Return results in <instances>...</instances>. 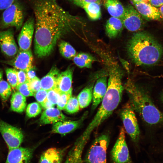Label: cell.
Listing matches in <instances>:
<instances>
[{"mask_svg": "<svg viewBox=\"0 0 163 163\" xmlns=\"http://www.w3.org/2000/svg\"><path fill=\"white\" fill-rule=\"evenodd\" d=\"M124 27L121 19L112 17L106 22L105 26L106 34L110 38H115L120 34Z\"/></svg>", "mask_w": 163, "mask_h": 163, "instance_id": "19", "label": "cell"}, {"mask_svg": "<svg viewBox=\"0 0 163 163\" xmlns=\"http://www.w3.org/2000/svg\"><path fill=\"white\" fill-rule=\"evenodd\" d=\"M109 78L105 94L94 118L84 133L90 136L92 132L108 118L120 102L124 88L122 82V74L116 65L110 66Z\"/></svg>", "mask_w": 163, "mask_h": 163, "instance_id": "3", "label": "cell"}, {"mask_svg": "<svg viewBox=\"0 0 163 163\" xmlns=\"http://www.w3.org/2000/svg\"><path fill=\"white\" fill-rule=\"evenodd\" d=\"M47 91L41 89L35 92L34 96L37 101L43 107L46 101L47 100Z\"/></svg>", "mask_w": 163, "mask_h": 163, "instance_id": "35", "label": "cell"}, {"mask_svg": "<svg viewBox=\"0 0 163 163\" xmlns=\"http://www.w3.org/2000/svg\"><path fill=\"white\" fill-rule=\"evenodd\" d=\"M17 75L18 80V85L23 83L27 81L26 72L25 71L22 70H17Z\"/></svg>", "mask_w": 163, "mask_h": 163, "instance_id": "39", "label": "cell"}, {"mask_svg": "<svg viewBox=\"0 0 163 163\" xmlns=\"http://www.w3.org/2000/svg\"><path fill=\"white\" fill-rule=\"evenodd\" d=\"M33 150L19 147L9 149L5 163H29L32 157Z\"/></svg>", "mask_w": 163, "mask_h": 163, "instance_id": "13", "label": "cell"}, {"mask_svg": "<svg viewBox=\"0 0 163 163\" xmlns=\"http://www.w3.org/2000/svg\"><path fill=\"white\" fill-rule=\"evenodd\" d=\"M95 58L91 54L81 53L76 55L73 58L74 63L80 68H91Z\"/></svg>", "mask_w": 163, "mask_h": 163, "instance_id": "25", "label": "cell"}, {"mask_svg": "<svg viewBox=\"0 0 163 163\" xmlns=\"http://www.w3.org/2000/svg\"><path fill=\"white\" fill-rule=\"evenodd\" d=\"M35 26L34 18H30L23 24L18 37L19 50L30 49Z\"/></svg>", "mask_w": 163, "mask_h": 163, "instance_id": "12", "label": "cell"}, {"mask_svg": "<svg viewBox=\"0 0 163 163\" xmlns=\"http://www.w3.org/2000/svg\"><path fill=\"white\" fill-rule=\"evenodd\" d=\"M35 32L34 52L39 58L49 56L58 39L76 25V16L61 7L55 0H40L34 6Z\"/></svg>", "mask_w": 163, "mask_h": 163, "instance_id": "1", "label": "cell"}, {"mask_svg": "<svg viewBox=\"0 0 163 163\" xmlns=\"http://www.w3.org/2000/svg\"><path fill=\"white\" fill-rule=\"evenodd\" d=\"M27 81L30 80L37 77L35 72L33 69L26 72Z\"/></svg>", "mask_w": 163, "mask_h": 163, "instance_id": "43", "label": "cell"}, {"mask_svg": "<svg viewBox=\"0 0 163 163\" xmlns=\"http://www.w3.org/2000/svg\"><path fill=\"white\" fill-rule=\"evenodd\" d=\"M125 12L121 19L124 27L128 30L139 31L143 27L144 22L142 17L131 5L125 8Z\"/></svg>", "mask_w": 163, "mask_h": 163, "instance_id": "9", "label": "cell"}, {"mask_svg": "<svg viewBox=\"0 0 163 163\" xmlns=\"http://www.w3.org/2000/svg\"><path fill=\"white\" fill-rule=\"evenodd\" d=\"M0 132L9 149L20 146L24 136L18 128L0 120Z\"/></svg>", "mask_w": 163, "mask_h": 163, "instance_id": "8", "label": "cell"}, {"mask_svg": "<svg viewBox=\"0 0 163 163\" xmlns=\"http://www.w3.org/2000/svg\"><path fill=\"white\" fill-rule=\"evenodd\" d=\"M94 82L85 87L78 94L77 99L80 108L88 107L93 99V91Z\"/></svg>", "mask_w": 163, "mask_h": 163, "instance_id": "23", "label": "cell"}, {"mask_svg": "<svg viewBox=\"0 0 163 163\" xmlns=\"http://www.w3.org/2000/svg\"><path fill=\"white\" fill-rule=\"evenodd\" d=\"M56 149L51 148L44 152L40 156L39 163H49Z\"/></svg>", "mask_w": 163, "mask_h": 163, "instance_id": "33", "label": "cell"}, {"mask_svg": "<svg viewBox=\"0 0 163 163\" xmlns=\"http://www.w3.org/2000/svg\"><path fill=\"white\" fill-rule=\"evenodd\" d=\"M72 74L73 70L70 68L60 73L55 88L60 94L72 92Z\"/></svg>", "mask_w": 163, "mask_h": 163, "instance_id": "17", "label": "cell"}, {"mask_svg": "<svg viewBox=\"0 0 163 163\" xmlns=\"http://www.w3.org/2000/svg\"><path fill=\"white\" fill-rule=\"evenodd\" d=\"M149 3L156 7H160L163 5V0H148Z\"/></svg>", "mask_w": 163, "mask_h": 163, "instance_id": "42", "label": "cell"}, {"mask_svg": "<svg viewBox=\"0 0 163 163\" xmlns=\"http://www.w3.org/2000/svg\"><path fill=\"white\" fill-rule=\"evenodd\" d=\"M88 139L82 136L69 152L64 163H83L82 154Z\"/></svg>", "mask_w": 163, "mask_h": 163, "instance_id": "16", "label": "cell"}, {"mask_svg": "<svg viewBox=\"0 0 163 163\" xmlns=\"http://www.w3.org/2000/svg\"><path fill=\"white\" fill-rule=\"evenodd\" d=\"M132 2L149 3L148 0H132Z\"/></svg>", "mask_w": 163, "mask_h": 163, "instance_id": "45", "label": "cell"}, {"mask_svg": "<svg viewBox=\"0 0 163 163\" xmlns=\"http://www.w3.org/2000/svg\"><path fill=\"white\" fill-rule=\"evenodd\" d=\"M158 9L161 14L163 18V5L160 7Z\"/></svg>", "mask_w": 163, "mask_h": 163, "instance_id": "46", "label": "cell"}, {"mask_svg": "<svg viewBox=\"0 0 163 163\" xmlns=\"http://www.w3.org/2000/svg\"><path fill=\"white\" fill-rule=\"evenodd\" d=\"M110 137L107 134H101L94 140L83 163H107V150Z\"/></svg>", "mask_w": 163, "mask_h": 163, "instance_id": "4", "label": "cell"}, {"mask_svg": "<svg viewBox=\"0 0 163 163\" xmlns=\"http://www.w3.org/2000/svg\"><path fill=\"white\" fill-rule=\"evenodd\" d=\"M0 48L2 53L9 57H14L19 50L14 37L13 30H0Z\"/></svg>", "mask_w": 163, "mask_h": 163, "instance_id": "11", "label": "cell"}, {"mask_svg": "<svg viewBox=\"0 0 163 163\" xmlns=\"http://www.w3.org/2000/svg\"><path fill=\"white\" fill-rule=\"evenodd\" d=\"M104 5L112 17L122 18L125 12V8L119 0H104Z\"/></svg>", "mask_w": 163, "mask_h": 163, "instance_id": "22", "label": "cell"}, {"mask_svg": "<svg viewBox=\"0 0 163 163\" xmlns=\"http://www.w3.org/2000/svg\"><path fill=\"white\" fill-rule=\"evenodd\" d=\"M136 9L141 16L148 20L160 21L163 19L159 9L149 3L133 2Z\"/></svg>", "mask_w": 163, "mask_h": 163, "instance_id": "15", "label": "cell"}, {"mask_svg": "<svg viewBox=\"0 0 163 163\" xmlns=\"http://www.w3.org/2000/svg\"><path fill=\"white\" fill-rule=\"evenodd\" d=\"M24 13L21 5L17 0L4 10L1 23L2 27H14L19 30L23 25Z\"/></svg>", "mask_w": 163, "mask_h": 163, "instance_id": "5", "label": "cell"}, {"mask_svg": "<svg viewBox=\"0 0 163 163\" xmlns=\"http://www.w3.org/2000/svg\"><path fill=\"white\" fill-rule=\"evenodd\" d=\"M14 0H0V10H4L14 2Z\"/></svg>", "mask_w": 163, "mask_h": 163, "instance_id": "41", "label": "cell"}, {"mask_svg": "<svg viewBox=\"0 0 163 163\" xmlns=\"http://www.w3.org/2000/svg\"><path fill=\"white\" fill-rule=\"evenodd\" d=\"M26 97L18 91L14 92L11 99V109L13 111L22 113L26 106Z\"/></svg>", "mask_w": 163, "mask_h": 163, "instance_id": "24", "label": "cell"}, {"mask_svg": "<svg viewBox=\"0 0 163 163\" xmlns=\"http://www.w3.org/2000/svg\"><path fill=\"white\" fill-rule=\"evenodd\" d=\"M5 73L8 82L13 89L15 88L18 84L17 70L14 68H7Z\"/></svg>", "mask_w": 163, "mask_h": 163, "instance_id": "29", "label": "cell"}, {"mask_svg": "<svg viewBox=\"0 0 163 163\" xmlns=\"http://www.w3.org/2000/svg\"><path fill=\"white\" fill-rule=\"evenodd\" d=\"M107 74L104 73L99 76L94 86L92 109L95 110L101 102L107 87Z\"/></svg>", "mask_w": 163, "mask_h": 163, "instance_id": "14", "label": "cell"}, {"mask_svg": "<svg viewBox=\"0 0 163 163\" xmlns=\"http://www.w3.org/2000/svg\"><path fill=\"white\" fill-rule=\"evenodd\" d=\"M60 73L56 67H52L48 73L40 80L41 89L47 91L55 89Z\"/></svg>", "mask_w": 163, "mask_h": 163, "instance_id": "20", "label": "cell"}, {"mask_svg": "<svg viewBox=\"0 0 163 163\" xmlns=\"http://www.w3.org/2000/svg\"><path fill=\"white\" fill-rule=\"evenodd\" d=\"M15 88L17 91L25 97L34 95V94L31 90L27 81L23 83L18 85Z\"/></svg>", "mask_w": 163, "mask_h": 163, "instance_id": "32", "label": "cell"}, {"mask_svg": "<svg viewBox=\"0 0 163 163\" xmlns=\"http://www.w3.org/2000/svg\"><path fill=\"white\" fill-rule=\"evenodd\" d=\"M40 105L36 102L31 103L28 105L26 109V115L29 118L35 117L41 112Z\"/></svg>", "mask_w": 163, "mask_h": 163, "instance_id": "30", "label": "cell"}, {"mask_svg": "<svg viewBox=\"0 0 163 163\" xmlns=\"http://www.w3.org/2000/svg\"><path fill=\"white\" fill-rule=\"evenodd\" d=\"M80 107L77 98L71 96L64 110L67 113H73L78 112Z\"/></svg>", "mask_w": 163, "mask_h": 163, "instance_id": "31", "label": "cell"}, {"mask_svg": "<svg viewBox=\"0 0 163 163\" xmlns=\"http://www.w3.org/2000/svg\"><path fill=\"white\" fill-rule=\"evenodd\" d=\"M60 96V94L56 89H53L47 91V100L55 105L57 104Z\"/></svg>", "mask_w": 163, "mask_h": 163, "instance_id": "36", "label": "cell"}, {"mask_svg": "<svg viewBox=\"0 0 163 163\" xmlns=\"http://www.w3.org/2000/svg\"><path fill=\"white\" fill-rule=\"evenodd\" d=\"M100 4L95 2L85 3L81 7L84 9L89 18L92 20H97L101 17Z\"/></svg>", "mask_w": 163, "mask_h": 163, "instance_id": "26", "label": "cell"}, {"mask_svg": "<svg viewBox=\"0 0 163 163\" xmlns=\"http://www.w3.org/2000/svg\"><path fill=\"white\" fill-rule=\"evenodd\" d=\"M159 100L161 103L163 105V91L161 93L159 96Z\"/></svg>", "mask_w": 163, "mask_h": 163, "instance_id": "44", "label": "cell"}, {"mask_svg": "<svg viewBox=\"0 0 163 163\" xmlns=\"http://www.w3.org/2000/svg\"><path fill=\"white\" fill-rule=\"evenodd\" d=\"M11 87L6 81L2 79L0 81V96L4 101H6L11 94Z\"/></svg>", "mask_w": 163, "mask_h": 163, "instance_id": "28", "label": "cell"}, {"mask_svg": "<svg viewBox=\"0 0 163 163\" xmlns=\"http://www.w3.org/2000/svg\"><path fill=\"white\" fill-rule=\"evenodd\" d=\"M126 50L131 60L139 66L154 65L163 54L161 44L152 35L144 31L133 34L127 43Z\"/></svg>", "mask_w": 163, "mask_h": 163, "instance_id": "2", "label": "cell"}, {"mask_svg": "<svg viewBox=\"0 0 163 163\" xmlns=\"http://www.w3.org/2000/svg\"><path fill=\"white\" fill-rule=\"evenodd\" d=\"M33 55L31 49L27 50H19L16 55L11 59L2 61L16 69L22 70L26 72L33 69Z\"/></svg>", "mask_w": 163, "mask_h": 163, "instance_id": "10", "label": "cell"}, {"mask_svg": "<svg viewBox=\"0 0 163 163\" xmlns=\"http://www.w3.org/2000/svg\"><path fill=\"white\" fill-rule=\"evenodd\" d=\"M80 7L85 3L95 2L100 4L102 0H68Z\"/></svg>", "mask_w": 163, "mask_h": 163, "instance_id": "40", "label": "cell"}, {"mask_svg": "<svg viewBox=\"0 0 163 163\" xmlns=\"http://www.w3.org/2000/svg\"><path fill=\"white\" fill-rule=\"evenodd\" d=\"M111 157L113 163H133L125 139V130L122 127L111 152Z\"/></svg>", "mask_w": 163, "mask_h": 163, "instance_id": "7", "label": "cell"}, {"mask_svg": "<svg viewBox=\"0 0 163 163\" xmlns=\"http://www.w3.org/2000/svg\"><path fill=\"white\" fill-rule=\"evenodd\" d=\"M120 116L123 123L124 130L134 142L139 140L140 131L134 110L129 102L122 107Z\"/></svg>", "mask_w": 163, "mask_h": 163, "instance_id": "6", "label": "cell"}, {"mask_svg": "<svg viewBox=\"0 0 163 163\" xmlns=\"http://www.w3.org/2000/svg\"><path fill=\"white\" fill-rule=\"evenodd\" d=\"M27 81L31 90L34 94L35 92L41 89L40 80L37 76L33 79Z\"/></svg>", "mask_w": 163, "mask_h": 163, "instance_id": "38", "label": "cell"}, {"mask_svg": "<svg viewBox=\"0 0 163 163\" xmlns=\"http://www.w3.org/2000/svg\"><path fill=\"white\" fill-rule=\"evenodd\" d=\"M3 76V72L2 70L0 69V81L2 79Z\"/></svg>", "mask_w": 163, "mask_h": 163, "instance_id": "47", "label": "cell"}, {"mask_svg": "<svg viewBox=\"0 0 163 163\" xmlns=\"http://www.w3.org/2000/svg\"><path fill=\"white\" fill-rule=\"evenodd\" d=\"M66 119V117L60 110L53 107L46 109L43 112L39 122L42 124H54Z\"/></svg>", "mask_w": 163, "mask_h": 163, "instance_id": "18", "label": "cell"}, {"mask_svg": "<svg viewBox=\"0 0 163 163\" xmlns=\"http://www.w3.org/2000/svg\"><path fill=\"white\" fill-rule=\"evenodd\" d=\"M72 92L60 94L59 100L57 104V108L60 110H64L70 98L72 96Z\"/></svg>", "mask_w": 163, "mask_h": 163, "instance_id": "34", "label": "cell"}, {"mask_svg": "<svg viewBox=\"0 0 163 163\" xmlns=\"http://www.w3.org/2000/svg\"><path fill=\"white\" fill-rule=\"evenodd\" d=\"M81 123L80 120L60 121L53 124L52 131L54 133L65 134L75 129Z\"/></svg>", "mask_w": 163, "mask_h": 163, "instance_id": "21", "label": "cell"}, {"mask_svg": "<svg viewBox=\"0 0 163 163\" xmlns=\"http://www.w3.org/2000/svg\"><path fill=\"white\" fill-rule=\"evenodd\" d=\"M153 163H163V162L155 161Z\"/></svg>", "mask_w": 163, "mask_h": 163, "instance_id": "48", "label": "cell"}, {"mask_svg": "<svg viewBox=\"0 0 163 163\" xmlns=\"http://www.w3.org/2000/svg\"><path fill=\"white\" fill-rule=\"evenodd\" d=\"M59 51L61 55L64 58L71 59L76 55L74 48L68 43L62 41L59 44Z\"/></svg>", "mask_w": 163, "mask_h": 163, "instance_id": "27", "label": "cell"}, {"mask_svg": "<svg viewBox=\"0 0 163 163\" xmlns=\"http://www.w3.org/2000/svg\"><path fill=\"white\" fill-rule=\"evenodd\" d=\"M66 150L57 149L49 163H61Z\"/></svg>", "mask_w": 163, "mask_h": 163, "instance_id": "37", "label": "cell"}]
</instances>
